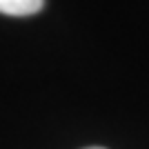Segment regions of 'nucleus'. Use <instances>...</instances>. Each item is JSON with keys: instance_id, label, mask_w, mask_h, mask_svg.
I'll return each instance as SVG.
<instances>
[{"instance_id": "obj_2", "label": "nucleus", "mask_w": 149, "mask_h": 149, "mask_svg": "<svg viewBox=\"0 0 149 149\" xmlns=\"http://www.w3.org/2000/svg\"><path fill=\"white\" fill-rule=\"evenodd\" d=\"M87 149H105V147H87Z\"/></svg>"}, {"instance_id": "obj_1", "label": "nucleus", "mask_w": 149, "mask_h": 149, "mask_svg": "<svg viewBox=\"0 0 149 149\" xmlns=\"http://www.w3.org/2000/svg\"><path fill=\"white\" fill-rule=\"evenodd\" d=\"M45 0H0V13L5 16H33L42 9Z\"/></svg>"}]
</instances>
